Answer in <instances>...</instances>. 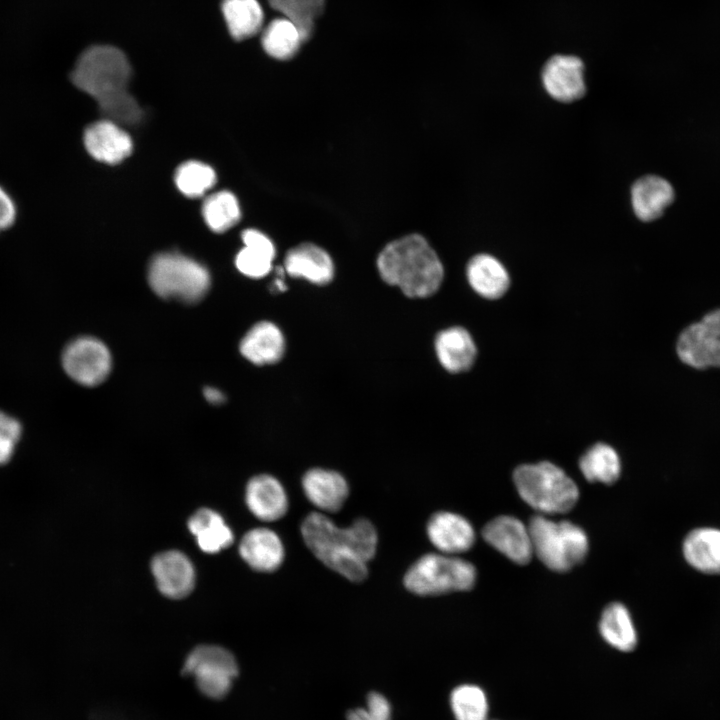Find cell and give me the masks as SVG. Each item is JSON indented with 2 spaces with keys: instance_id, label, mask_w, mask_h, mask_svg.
<instances>
[{
  "instance_id": "cell-12",
  "label": "cell",
  "mask_w": 720,
  "mask_h": 720,
  "mask_svg": "<svg viewBox=\"0 0 720 720\" xmlns=\"http://www.w3.org/2000/svg\"><path fill=\"white\" fill-rule=\"evenodd\" d=\"M484 540L509 560L524 565L533 553L528 526L512 516H499L489 521L482 530Z\"/></svg>"
},
{
  "instance_id": "cell-38",
  "label": "cell",
  "mask_w": 720,
  "mask_h": 720,
  "mask_svg": "<svg viewBox=\"0 0 720 720\" xmlns=\"http://www.w3.org/2000/svg\"><path fill=\"white\" fill-rule=\"evenodd\" d=\"M204 395L206 399L213 404H220L224 401V395L215 388H206Z\"/></svg>"
},
{
  "instance_id": "cell-2",
  "label": "cell",
  "mask_w": 720,
  "mask_h": 720,
  "mask_svg": "<svg viewBox=\"0 0 720 720\" xmlns=\"http://www.w3.org/2000/svg\"><path fill=\"white\" fill-rule=\"evenodd\" d=\"M130 75V64L121 50L109 45H95L80 55L72 70L71 81L97 101L107 120L132 125L141 119L142 111L127 90Z\"/></svg>"
},
{
  "instance_id": "cell-36",
  "label": "cell",
  "mask_w": 720,
  "mask_h": 720,
  "mask_svg": "<svg viewBox=\"0 0 720 720\" xmlns=\"http://www.w3.org/2000/svg\"><path fill=\"white\" fill-rule=\"evenodd\" d=\"M21 431V425L15 418L0 411V465L12 457Z\"/></svg>"
},
{
  "instance_id": "cell-39",
  "label": "cell",
  "mask_w": 720,
  "mask_h": 720,
  "mask_svg": "<svg viewBox=\"0 0 720 720\" xmlns=\"http://www.w3.org/2000/svg\"><path fill=\"white\" fill-rule=\"evenodd\" d=\"M92 720H121L119 717L106 710L97 711L93 714Z\"/></svg>"
},
{
  "instance_id": "cell-14",
  "label": "cell",
  "mask_w": 720,
  "mask_h": 720,
  "mask_svg": "<svg viewBox=\"0 0 720 720\" xmlns=\"http://www.w3.org/2000/svg\"><path fill=\"white\" fill-rule=\"evenodd\" d=\"M301 485L308 501L324 514L341 510L349 496L347 480L334 470L311 468L304 473Z\"/></svg>"
},
{
  "instance_id": "cell-17",
  "label": "cell",
  "mask_w": 720,
  "mask_h": 720,
  "mask_svg": "<svg viewBox=\"0 0 720 720\" xmlns=\"http://www.w3.org/2000/svg\"><path fill=\"white\" fill-rule=\"evenodd\" d=\"M87 152L96 160L116 164L132 151L130 136L117 123L104 119L89 125L83 135Z\"/></svg>"
},
{
  "instance_id": "cell-31",
  "label": "cell",
  "mask_w": 720,
  "mask_h": 720,
  "mask_svg": "<svg viewBox=\"0 0 720 720\" xmlns=\"http://www.w3.org/2000/svg\"><path fill=\"white\" fill-rule=\"evenodd\" d=\"M449 706L455 720H487L489 705L483 689L475 684L463 683L449 694Z\"/></svg>"
},
{
  "instance_id": "cell-27",
  "label": "cell",
  "mask_w": 720,
  "mask_h": 720,
  "mask_svg": "<svg viewBox=\"0 0 720 720\" xmlns=\"http://www.w3.org/2000/svg\"><path fill=\"white\" fill-rule=\"evenodd\" d=\"M599 630L613 648L629 652L637 645V633L627 608L618 602L609 604L602 612Z\"/></svg>"
},
{
  "instance_id": "cell-9",
  "label": "cell",
  "mask_w": 720,
  "mask_h": 720,
  "mask_svg": "<svg viewBox=\"0 0 720 720\" xmlns=\"http://www.w3.org/2000/svg\"><path fill=\"white\" fill-rule=\"evenodd\" d=\"M676 353L692 368H720V309L686 327L678 337Z\"/></svg>"
},
{
  "instance_id": "cell-30",
  "label": "cell",
  "mask_w": 720,
  "mask_h": 720,
  "mask_svg": "<svg viewBox=\"0 0 720 720\" xmlns=\"http://www.w3.org/2000/svg\"><path fill=\"white\" fill-rule=\"evenodd\" d=\"M261 42L269 56L287 60L297 53L304 39L298 27L283 17L268 24L263 31Z\"/></svg>"
},
{
  "instance_id": "cell-11",
  "label": "cell",
  "mask_w": 720,
  "mask_h": 720,
  "mask_svg": "<svg viewBox=\"0 0 720 720\" xmlns=\"http://www.w3.org/2000/svg\"><path fill=\"white\" fill-rule=\"evenodd\" d=\"M542 82L553 99L574 102L586 92L583 62L576 56L555 55L544 65Z\"/></svg>"
},
{
  "instance_id": "cell-7",
  "label": "cell",
  "mask_w": 720,
  "mask_h": 720,
  "mask_svg": "<svg viewBox=\"0 0 720 720\" xmlns=\"http://www.w3.org/2000/svg\"><path fill=\"white\" fill-rule=\"evenodd\" d=\"M148 280L158 296L185 303L200 301L210 287L206 268L178 253L155 256L149 265Z\"/></svg>"
},
{
  "instance_id": "cell-19",
  "label": "cell",
  "mask_w": 720,
  "mask_h": 720,
  "mask_svg": "<svg viewBox=\"0 0 720 720\" xmlns=\"http://www.w3.org/2000/svg\"><path fill=\"white\" fill-rule=\"evenodd\" d=\"M284 268L291 277L304 278L316 285H326L334 277L331 257L312 243H302L290 249L285 256Z\"/></svg>"
},
{
  "instance_id": "cell-21",
  "label": "cell",
  "mask_w": 720,
  "mask_h": 720,
  "mask_svg": "<svg viewBox=\"0 0 720 720\" xmlns=\"http://www.w3.org/2000/svg\"><path fill=\"white\" fill-rule=\"evenodd\" d=\"M434 347L439 363L450 373L467 371L476 359L474 340L463 327H449L439 332Z\"/></svg>"
},
{
  "instance_id": "cell-37",
  "label": "cell",
  "mask_w": 720,
  "mask_h": 720,
  "mask_svg": "<svg viewBox=\"0 0 720 720\" xmlns=\"http://www.w3.org/2000/svg\"><path fill=\"white\" fill-rule=\"evenodd\" d=\"M17 206L8 191L0 185V232L9 229L16 221Z\"/></svg>"
},
{
  "instance_id": "cell-28",
  "label": "cell",
  "mask_w": 720,
  "mask_h": 720,
  "mask_svg": "<svg viewBox=\"0 0 720 720\" xmlns=\"http://www.w3.org/2000/svg\"><path fill=\"white\" fill-rule=\"evenodd\" d=\"M221 8L235 40L250 38L262 27L264 14L258 0H223Z\"/></svg>"
},
{
  "instance_id": "cell-6",
  "label": "cell",
  "mask_w": 720,
  "mask_h": 720,
  "mask_svg": "<svg viewBox=\"0 0 720 720\" xmlns=\"http://www.w3.org/2000/svg\"><path fill=\"white\" fill-rule=\"evenodd\" d=\"M474 565L456 555L427 553L406 571L405 588L419 596H437L470 590L476 581Z\"/></svg>"
},
{
  "instance_id": "cell-1",
  "label": "cell",
  "mask_w": 720,
  "mask_h": 720,
  "mask_svg": "<svg viewBox=\"0 0 720 720\" xmlns=\"http://www.w3.org/2000/svg\"><path fill=\"white\" fill-rule=\"evenodd\" d=\"M302 538L312 554L325 566L352 582L368 575V562L378 544L375 526L358 518L347 527L335 524L326 514L311 512L302 521Z\"/></svg>"
},
{
  "instance_id": "cell-24",
  "label": "cell",
  "mask_w": 720,
  "mask_h": 720,
  "mask_svg": "<svg viewBox=\"0 0 720 720\" xmlns=\"http://www.w3.org/2000/svg\"><path fill=\"white\" fill-rule=\"evenodd\" d=\"M188 529L199 548L206 553H217L233 543V533L222 516L209 508L197 510L188 520Z\"/></svg>"
},
{
  "instance_id": "cell-4",
  "label": "cell",
  "mask_w": 720,
  "mask_h": 720,
  "mask_svg": "<svg viewBox=\"0 0 720 720\" xmlns=\"http://www.w3.org/2000/svg\"><path fill=\"white\" fill-rule=\"evenodd\" d=\"M513 481L520 497L542 514L568 512L579 498L575 482L551 462L520 465Z\"/></svg>"
},
{
  "instance_id": "cell-35",
  "label": "cell",
  "mask_w": 720,
  "mask_h": 720,
  "mask_svg": "<svg viewBox=\"0 0 720 720\" xmlns=\"http://www.w3.org/2000/svg\"><path fill=\"white\" fill-rule=\"evenodd\" d=\"M394 708L389 697L380 690L371 689L364 697V704L345 711V720H393Z\"/></svg>"
},
{
  "instance_id": "cell-25",
  "label": "cell",
  "mask_w": 720,
  "mask_h": 720,
  "mask_svg": "<svg viewBox=\"0 0 720 720\" xmlns=\"http://www.w3.org/2000/svg\"><path fill=\"white\" fill-rule=\"evenodd\" d=\"M686 561L707 574L720 573V530L699 528L690 532L683 544Z\"/></svg>"
},
{
  "instance_id": "cell-16",
  "label": "cell",
  "mask_w": 720,
  "mask_h": 720,
  "mask_svg": "<svg viewBox=\"0 0 720 720\" xmlns=\"http://www.w3.org/2000/svg\"><path fill=\"white\" fill-rule=\"evenodd\" d=\"M245 501L250 512L265 522L281 519L289 507L285 488L277 478L269 474H260L249 480Z\"/></svg>"
},
{
  "instance_id": "cell-23",
  "label": "cell",
  "mask_w": 720,
  "mask_h": 720,
  "mask_svg": "<svg viewBox=\"0 0 720 720\" xmlns=\"http://www.w3.org/2000/svg\"><path fill=\"white\" fill-rule=\"evenodd\" d=\"M241 354L256 365L278 362L285 351V340L281 330L272 322L255 324L240 343Z\"/></svg>"
},
{
  "instance_id": "cell-26",
  "label": "cell",
  "mask_w": 720,
  "mask_h": 720,
  "mask_svg": "<svg viewBox=\"0 0 720 720\" xmlns=\"http://www.w3.org/2000/svg\"><path fill=\"white\" fill-rule=\"evenodd\" d=\"M244 248L236 256L238 270L251 278L266 276L275 257L272 241L263 233L248 229L242 233Z\"/></svg>"
},
{
  "instance_id": "cell-20",
  "label": "cell",
  "mask_w": 720,
  "mask_h": 720,
  "mask_svg": "<svg viewBox=\"0 0 720 720\" xmlns=\"http://www.w3.org/2000/svg\"><path fill=\"white\" fill-rule=\"evenodd\" d=\"M674 200V189L664 178L646 175L634 182L631 203L637 218L644 222L656 220Z\"/></svg>"
},
{
  "instance_id": "cell-13",
  "label": "cell",
  "mask_w": 720,
  "mask_h": 720,
  "mask_svg": "<svg viewBox=\"0 0 720 720\" xmlns=\"http://www.w3.org/2000/svg\"><path fill=\"white\" fill-rule=\"evenodd\" d=\"M151 571L159 591L166 597L181 599L195 584V570L190 559L182 552L169 550L155 555Z\"/></svg>"
},
{
  "instance_id": "cell-32",
  "label": "cell",
  "mask_w": 720,
  "mask_h": 720,
  "mask_svg": "<svg viewBox=\"0 0 720 720\" xmlns=\"http://www.w3.org/2000/svg\"><path fill=\"white\" fill-rule=\"evenodd\" d=\"M203 218L214 232H224L240 219V208L236 197L228 191L209 196L202 206Z\"/></svg>"
},
{
  "instance_id": "cell-33",
  "label": "cell",
  "mask_w": 720,
  "mask_h": 720,
  "mask_svg": "<svg viewBox=\"0 0 720 720\" xmlns=\"http://www.w3.org/2000/svg\"><path fill=\"white\" fill-rule=\"evenodd\" d=\"M270 6L291 20L300 30L304 41L313 32L314 22L324 9L325 0H268Z\"/></svg>"
},
{
  "instance_id": "cell-22",
  "label": "cell",
  "mask_w": 720,
  "mask_h": 720,
  "mask_svg": "<svg viewBox=\"0 0 720 720\" xmlns=\"http://www.w3.org/2000/svg\"><path fill=\"white\" fill-rule=\"evenodd\" d=\"M466 276L471 288L487 299L502 297L510 286L505 266L490 254H478L470 259Z\"/></svg>"
},
{
  "instance_id": "cell-18",
  "label": "cell",
  "mask_w": 720,
  "mask_h": 720,
  "mask_svg": "<svg viewBox=\"0 0 720 720\" xmlns=\"http://www.w3.org/2000/svg\"><path fill=\"white\" fill-rule=\"evenodd\" d=\"M239 553L252 569L259 572L277 570L285 558L279 535L266 527L249 530L241 539Z\"/></svg>"
},
{
  "instance_id": "cell-3",
  "label": "cell",
  "mask_w": 720,
  "mask_h": 720,
  "mask_svg": "<svg viewBox=\"0 0 720 720\" xmlns=\"http://www.w3.org/2000/svg\"><path fill=\"white\" fill-rule=\"evenodd\" d=\"M384 282L410 298L432 296L444 278L443 265L426 239L410 234L387 244L377 258Z\"/></svg>"
},
{
  "instance_id": "cell-29",
  "label": "cell",
  "mask_w": 720,
  "mask_h": 720,
  "mask_svg": "<svg viewBox=\"0 0 720 720\" xmlns=\"http://www.w3.org/2000/svg\"><path fill=\"white\" fill-rule=\"evenodd\" d=\"M579 467L589 482L613 484L619 478L621 462L616 450L608 444L597 443L580 458Z\"/></svg>"
},
{
  "instance_id": "cell-8",
  "label": "cell",
  "mask_w": 720,
  "mask_h": 720,
  "mask_svg": "<svg viewBox=\"0 0 720 720\" xmlns=\"http://www.w3.org/2000/svg\"><path fill=\"white\" fill-rule=\"evenodd\" d=\"M186 676H192L199 691L212 699L224 698L239 668L233 654L217 645H199L186 657L182 669Z\"/></svg>"
},
{
  "instance_id": "cell-10",
  "label": "cell",
  "mask_w": 720,
  "mask_h": 720,
  "mask_svg": "<svg viewBox=\"0 0 720 720\" xmlns=\"http://www.w3.org/2000/svg\"><path fill=\"white\" fill-rule=\"evenodd\" d=\"M65 372L74 381L85 386H95L109 375L111 354L100 340L80 337L69 343L62 356Z\"/></svg>"
},
{
  "instance_id": "cell-15",
  "label": "cell",
  "mask_w": 720,
  "mask_h": 720,
  "mask_svg": "<svg viewBox=\"0 0 720 720\" xmlns=\"http://www.w3.org/2000/svg\"><path fill=\"white\" fill-rule=\"evenodd\" d=\"M426 533L438 552L457 555L468 551L475 542V531L463 516L449 512L434 513L426 525Z\"/></svg>"
},
{
  "instance_id": "cell-34",
  "label": "cell",
  "mask_w": 720,
  "mask_h": 720,
  "mask_svg": "<svg viewBox=\"0 0 720 720\" xmlns=\"http://www.w3.org/2000/svg\"><path fill=\"white\" fill-rule=\"evenodd\" d=\"M216 181L214 170L201 162L188 161L180 165L175 174L178 189L187 197L197 198L209 190Z\"/></svg>"
},
{
  "instance_id": "cell-5",
  "label": "cell",
  "mask_w": 720,
  "mask_h": 720,
  "mask_svg": "<svg viewBox=\"0 0 720 720\" xmlns=\"http://www.w3.org/2000/svg\"><path fill=\"white\" fill-rule=\"evenodd\" d=\"M528 530L533 553L549 569L566 572L583 562L588 553L584 530L569 521H553L544 515L531 518Z\"/></svg>"
}]
</instances>
